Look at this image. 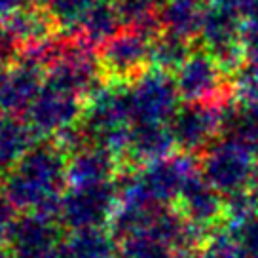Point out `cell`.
<instances>
[{
    "label": "cell",
    "mask_w": 258,
    "mask_h": 258,
    "mask_svg": "<svg viewBox=\"0 0 258 258\" xmlns=\"http://www.w3.org/2000/svg\"><path fill=\"white\" fill-rule=\"evenodd\" d=\"M237 89V99L243 106L258 112V64L245 67L235 82Z\"/></svg>",
    "instance_id": "cell-8"
},
{
    "label": "cell",
    "mask_w": 258,
    "mask_h": 258,
    "mask_svg": "<svg viewBox=\"0 0 258 258\" xmlns=\"http://www.w3.org/2000/svg\"><path fill=\"white\" fill-rule=\"evenodd\" d=\"M202 36L218 63H237V57L245 53L243 17L232 10L213 6L205 10Z\"/></svg>",
    "instance_id": "cell-2"
},
{
    "label": "cell",
    "mask_w": 258,
    "mask_h": 258,
    "mask_svg": "<svg viewBox=\"0 0 258 258\" xmlns=\"http://www.w3.org/2000/svg\"><path fill=\"white\" fill-rule=\"evenodd\" d=\"M186 200L188 209L198 220H213L222 211L220 194L207 180L194 178L190 184H186Z\"/></svg>",
    "instance_id": "cell-5"
},
{
    "label": "cell",
    "mask_w": 258,
    "mask_h": 258,
    "mask_svg": "<svg viewBox=\"0 0 258 258\" xmlns=\"http://www.w3.org/2000/svg\"><path fill=\"white\" fill-rule=\"evenodd\" d=\"M256 169V156L232 139L211 146L205 160L207 182L228 198L247 192Z\"/></svg>",
    "instance_id": "cell-1"
},
{
    "label": "cell",
    "mask_w": 258,
    "mask_h": 258,
    "mask_svg": "<svg viewBox=\"0 0 258 258\" xmlns=\"http://www.w3.org/2000/svg\"><path fill=\"white\" fill-rule=\"evenodd\" d=\"M224 125L230 133L232 141L245 146L249 152L258 156V112L250 110L247 106L237 108L230 114V118H224Z\"/></svg>",
    "instance_id": "cell-6"
},
{
    "label": "cell",
    "mask_w": 258,
    "mask_h": 258,
    "mask_svg": "<svg viewBox=\"0 0 258 258\" xmlns=\"http://www.w3.org/2000/svg\"><path fill=\"white\" fill-rule=\"evenodd\" d=\"M180 91L198 103H209L222 91V69L213 55L190 57L182 67Z\"/></svg>",
    "instance_id": "cell-3"
},
{
    "label": "cell",
    "mask_w": 258,
    "mask_h": 258,
    "mask_svg": "<svg viewBox=\"0 0 258 258\" xmlns=\"http://www.w3.org/2000/svg\"><path fill=\"white\" fill-rule=\"evenodd\" d=\"M205 10L202 0H175L171 8V19L180 34H192L202 31Z\"/></svg>",
    "instance_id": "cell-7"
},
{
    "label": "cell",
    "mask_w": 258,
    "mask_h": 258,
    "mask_svg": "<svg viewBox=\"0 0 258 258\" xmlns=\"http://www.w3.org/2000/svg\"><path fill=\"white\" fill-rule=\"evenodd\" d=\"M224 123V116L209 103H198L188 106L178 116V139L188 148L205 146L218 133Z\"/></svg>",
    "instance_id": "cell-4"
}]
</instances>
